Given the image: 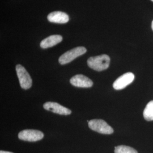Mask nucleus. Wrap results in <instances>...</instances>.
I'll return each mask as SVG.
<instances>
[{
	"instance_id": "obj_1",
	"label": "nucleus",
	"mask_w": 153,
	"mask_h": 153,
	"mask_svg": "<svg viewBox=\"0 0 153 153\" xmlns=\"http://www.w3.org/2000/svg\"><path fill=\"white\" fill-rule=\"evenodd\" d=\"M110 57L108 55H102L91 57L88 60V65L96 71H103L109 67Z\"/></svg>"
},
{
	"instance_id": "obj_2",
	"label": "nucleus",
	"mask_w": 153,
	"mask_h": 153,
	"mask_svg": "<svg viewBox=\"0 0 153 153\" xmlns=\"http://www.w3.org/2000/svg\"><path fill=\"white\" fill-rule=\"evenodd\" d=\"M86 51L87 50L83 47L74 48L61 55L59 59V62L61 65H65L74 60L76 57L85 54Z\"/></svg>"
},
{
	"instance_id": "obj_3",
	"label": "nucleus",
	"mask_w": 153,
	"mask_h": 153,
	"mask_svg": "<svg viewBox=\"0 0 153 153\" xmlns=\"http://www.w3.org/2000/svg\"><path fill=\"white\" fill-rule=\"evenodd\" d=\"M89 128L94 131L105 134H111L114 132L112 128L102 119H93L88 121Z\"/></svg>"
},
{
	"instance_id": "obj_4",
	"label": "nucleus",
	"mask_w": 153,
	"mask_h": 153,
	"mask_svg": "<svg viewBox=\"0 0 153 153\" xmlns=\"http://www.w3.org/2000/svg\"><path fill=\"white\" fill-rule=\"evenodd\" d=\"M16 69L21 87L25 90L31 88L32 86L33 81L26 69L20 64H18L16 66Z\"/></svg>"
},
{
	"instance_id": "obj_5",
	"label": "nucleus",
	"mask_w": 153,
	"mask_h": 153,
	"mask_svg": "<svg viewBox=\"0 0 153 153\" xmlns=\"http://www.w3.org/2000/svg\"><path fill=\"white\" fill-rule=\"evenodd\" d=\"M44 137L43 132L38 130L26 129L19 133L18 138L23 141L29 142H36Z\"/></svg>"
},
{
	"instance_id": "obj_6",
	"label": "nucleus",
	"mask_w": 153,
	"mask_h": 153,
	"mask_svg": "<svg viewBox=\"0 0 153 153\" xmlns=\"http://www.w3.org/2000/svg\"><path fill=\"white\" fill-rule=\"evenodd\" d=\"M134 79V75L131 72H128L119 76L113 83V88L119 90L126 88Z\"/></svg>"
},
{
	"instance_id": "obj_7",
	"label": "nucleus",
	"mask_w": 153,
	"mask_h": 153,
	"mask_svg": "<svg viewBox=\"0 0 153 153\" xmlns=\"http://www.w3.org/2000/svg\"><path fill=\"white\" fill-rule=\"evenodd\" d=\"M71 85L77 88H91L93 82L90 78L84 75L77 74L73 76L70 80Z\"/></svg>"
},
{
	"instance_id": "obj_8",
	"label": "nucleus",
	"mask_w": 153,
	"mask_h": 153,
	"mask_svg": "<svg viewBox=\"0 0 153 153\" xmlns=\"http://www.w3.org/2000/svg\"><path fill=\"white\" fill-rule=\"evenodd\" d=\"M43 107L45 109L51 111L53 113L62 115H69L71 114V109H68L60 104L56 103L48 102L43 105Z\"/></svg>"
},
{
	"instance_id": "obj_9",
	"label": "nucleus",
	"mask_w": 153,
	"mask_h": 153,
	"mask_svg": "<svg viewBox=\"0 0 153 153\" xmlns=\"http://www.w3.org/2000/svg\"><path fill=\"white\" fill-rule=\"evenodd\" d=\"M48 20L50 22L56 23H66L69 21V16L62 11L52 12L47 16Z\"/></svg>"
},
{
	"instance_id": "obj_10",
	"label": "nucleus",
	"mask_w": 153,
	"mask_h": 153,
	"mask_svg": "<svg viewBox=\"0 0 153 153\" xmlns=\"http://www.w3.org/2000/svg\"><path fill=\"white\" fill-rule=\"evenodd\" d=\"M62 37L59 35H54L43 39L40 43V47L42 48H48L55 46V45L61 42Z\"/></svg>"
},
{
	"instance_id": "obj_11",
	"label": "nucleus",
	"mask_w": 153,
	"mask_h": 153,
	"mask_svg": "<svg viewBox=\"0 0 153 153\" xmlns=\"http://www.w3.org/2000/svg\"><path fill=\"white\" fill-rule=\"evenodd\" d=\"M143 115L146 120H153V100L149 102L146 105L143 111Z\"/></svg>"
},
{
	"instance_id": "obj_12",
	"label": "nucleus",
	"mask_w": 153,
	"mask_h": 153,
	"mask_svg": "<svg viewBox=\"0 0 153 153\" xmlns=\"http://www.w3.org/2000/svg\"><path fill=\"white\" fill-rule=\"evenodd\" d=\"M115 153H138V152L134 149L131 147L120 145L115 147Z\"/></svg>"
},
{
	"instance_id": "obj_13",
	"label": "nucleus",
	"mask_w": 153,
	"mask_h": 153,
	"mask_svg": "<svg viewBox=\"0 0 153 153\" xmlns=\"http://www.w3.org/2000/svg\"><path fill=\"white\" fill-rule=\"evenodd\" d=\"M0 153H11V152H5V151H2V150H1V151H0Z\"/></svg>"
},
{
	"instance_id": "obj_14",
	"label": "nucleus",
	"mask_w": 153,
	"mask_h": 153,
	"mask_svg": "<svg viewBox=\"0 0 153 153\" xmlns=\"http://www.w3.org/2000/svg\"><path fill=\"white\" fill-rule=\"evenodd\" d=\"M152 30H153V21L152 23Z\"/></svg>"
},
{
	"instance_id": "obj_15",
	"label": "nucleus",
	"mask_w": 153,
	"mask_h": 153,
	"mask_svg": "<svg viewBox=\"0 0 153 153\" xmlns=\"http://www.w3.org/2000/svg\"><path fill=\"white\" fill-rule=\"evenodd\" d=\"M151 1H152L153 2V0H151Z\"/></svg>"
}]
</instances>
